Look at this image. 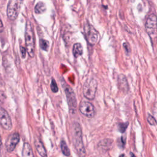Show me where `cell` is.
Here are the masks:
<instances>
[{"instance_id":"obj_2","label":"cell","mask_w":157,"mask_h":157,"mask_svg":"<svg viewBox=\"0 0 157 157\" xmlns=\"http://www.w3.org/2000/svg\"><path fill=\"white\" fill-rule=\"evenodd\" d=\"M25 37L27 51L30 57L31 58L34 57L35 51V34L32 24L29 20H28L26 23L25 34Z\"/></svg>"},{"instance_id":"obj_25","label":"cell","mask_w":157,"mask_h":157,"mask_svg":"<svg viewBox=\"0 0 157 157\" xmlns=\"http://www.w3.org/2000/svg\"><path fill=\"white\" fill-rule=\"evenodd\" d=\"M4 29V26H3V23L1 21V20L0 19V33H1L3 31Z\"/></svg>"},{"instance_id":"obj_9","label":"cell","mask_w":157,"mask_h":157,"mask_svg":"<svg viewBox=\"0 0 157 157\" xmlns=\"http://www.w3.org/2000/svg\"><path fill=\"white\" fill-rule=\"evenodd\" d=\"M0 125L6 130H11L12 123L9 114L2 107H0Z\"/></svg>"},{"instance_id":"obj_26","label":"cell","mask_w":157,"mask_h":157,"mask_svg":"<svg viewBox=\"0 0 157 157\" xmlns=\"http://www.w3.org/2000/svg\"><path fill=\"white\" fill-rule=\"evenodd\" d=\"M123 47L125 48V50H126V51L127 52V53H128V52H129V51H130V47H129V45H128V44H127V47H126V46H125V44H123Z\"/></svg>"},{"instance_id":"obj_11","label":"cell","mask_w":157,"mask_h":157,"mask_svg":"<svg viewBox=\"0 0 157 157\" xmlns=\"http://www.w3.org/2000/svg\"><path fill=\"white\" fill-rule=\"evenodd\" d=\"M35 145L36 147V148L38 152L39 153V154L41 156H47V151L46 150L45 147H44L43 143L38 137H35Z\"/></svg>"},{"instance_id":"obj_22","label":"cell","mask_w":157,"mask_h":157,"mask_svg":"<svg viewBox=\"0 0 157 157\" xmlns=\"http://www.w3.org/2000/svg\"><path fill=\"white\" fill-rule=\"evenodd\" d=\"M27 48H25L23 46H20V53L23 59H25L27 55Z\"/></svg>"},{"instance_id":"obj_24","label":"cell","mask_w":157,"mask_h":157,"mask_svg":"<svg viewBox=\"0 0 157 157\" xmlns=\"http://www.w3.org/2000/svg\"><path fill=\"white\" fill-rule=\"evenodd\" d=\"M152 112L154 115V117L156 119H157V102L155 103V104L153 105V109H152Z\"/></svg>"},{"instance_id":"obj_14","label":"cell","mask_w":157,"mask_h":157,"mask_svg":"<svg viewBox=\"0 0 157 157\" xmlns=\"http://www.w3.org/2000/svg\"><path fill=\"white\" fill-rule=\"evenodd\" d=\"M72 54L74 57L76 58H77L82 55V54H83V48H82L81 44L76 43L74 44L72 48Z\"/></svg>"},{"instance_id":"obj_5","label":"cell","mask_w":157,"mask_h":157,"mask_svg":"<svg viewBox=\"0 0 157 157\" xmlns=\"http://www.w3.org/2000/svg\"><path fill=\"white\" fill-rule=\"evenodd\" d=\"M84 34L87 42L92 46L97 44L100 38L98 31L89 23H85L84 25Z\"/></svg>"},{"instance_id":"obj_23","label":"cell","mask_w":157,"mask_h":157,"mask_svg":"<svg viewBox=\"0 0 157 157\" xmlns=\"http://www.w3.org/2000/svg\"><path fill=\"white\" fill-rule=\"evenodd\" d=\"M128 125V123L120 124V125H119V130L123 133V132H124L126 130Z\"/></svg>"},{"instance_id":"obj_20","label":"cell","mask_w":157,"mask_h":157,"mask_svg":"<svg viewBox=\"0 0 157 157\" xmlns=\"http://www.w3.org/2000/svg\"><path fill=\"white\" fill-rule=\"evenodd\" d=\"M51 87L52 91L54 93H56V92H58V91H59V88H58V86H57L56 82H55V80L54 79L51 81Z\"/></svg>"},{"instance_id":"obj_6","label":"cell","mask_w":157,"mask_h":157,"mask_svg":"<svg viewBox=\"0 0 157 157\" xmlns=\"http://www.w3.org/2000/svg\"><path fill=\"white\" fill-rule=\"evenodd\" d=\"M23 1V0H9L7 7V15L10 20H15L17 19Z\"/></svg>"},{"instance_id":"obj_13","label":"cell","mask_w":157,"mask_h":157,"mask_svg":"<svg viewBox=\"0 0 157 157\" xmlns=\"http://www.w3.org/2000/svg\"><path fill=\"white\" fill-rule=\"evenodd\" d=\"M112 144H113V140L112 139H106L100 142V143L98 144V148H100L101 150L107 151L110 150L112 148Z\"/></svg>"},{"instance_id":"obj_17","label":"cell","mask_w":157,"mask_h":157,"mask_svg":"<svg viewBox=\"0 0 157 157\" xmlns=\"http://www.w3.org/2000/svg\"><path fill=\"white\" fill-rule=\"evenodd\" d=\"M61 150L64 155L67 156H70L71 155L70 150L68 148L67 143H65L64 140H61Z\"/></svg>"},{"instance_id":"obj_12","label":"cell","mask_w":157,"mask_h":157,"mask_svg":"<svg viewBox=\"0 0 157 157\" xmlns=\"http://www.w3.org/2000/svg\"><path fill=\"white\" fill-rule=\"evenodd\" d=\"M118 85L119 88L123 92L127 93L128 90V81L126 77L120 74L118 77Z\"/></svg>"},{"instance_id":"obj_7","label":"cell","mask_w":157,"mask_h":157,"mask_svg":"<svg viewBox=\"0 0 157 157\" xmlns=\"http://www.w3.org/2000/svg\"><path fill=\"white\" fill-rule=\"evenodd\" d=\"M63 86L66 93V96H67L69 111L71 113L74 114L77 108V100L76 94L74 93L72 88L67 84L64 83Z\"/></svg>"},{"instance_id":"obj_16","label":"cell","mask_w":157,"mask_h":157,"mask_svg":"<svg viewBox=\"0 0 157 157\" xmlns=\"http://www.w3.org/2000/svg\"><path fill=\"white\" fill-rule=\"evenodd\" d=\"M46 11V7L44 3L42 2L38 3L35 7V11L36 14H42L44 13Z\"/></svg>"},{"instance_id":"obj_18","label":"cell","mask_w":157,"mask_h":157,"mask_svg":"<svg viewBox=\"0 0 157 157\" xmlns=\"http://www.w3.org/2000/svg\"><path fill=\"white\" fill-rule=\"evenodd\" d=\"M39 45H40V47L42 48L43 50L47 51L49 47V43L46 40L41 39L40 42H39Z\"/></svg>"},{"instance_id":"obj_8","label":"cell","mask_w":157,"mask_h":157,"mask_svg":"<svg viewBox=\"0 0 157 157\" xmlns=\"http://www.w3.org/2000/svg\"><path fill=\"white\" fill-rule=\"evenodd\" d=\"M80 113L88 118H93L95 115V109L93 105L88 101H83L79 107Z\"/></svg>"},{"instance_id":"obj_10","label":"cell","mask_w":157,"mask_h":157,"mask_svg":"<svg viewBox=\"0 0 157 157\" xmlns=\"http://www.w3.org/2000/svg\"><path fill=\"white\" fill-rule=\"evenodd\" d=\"M20 135L18 133H14L8 137L5 144L6 151L9 153L13 152L19 143Z\"/></svg>"},{"instance_id":"obj_4","label":"cell","mask_w":157,"mask_h":157,"mask_svg":"<svg viewBox=\"0 0 157 157\" xmlns=\"http://www.w3.org/2000/svg\"><path fill=\"white\" fill-rule=\"evenodd\" d=\"M98 83L96 79L92 78L88 79L84 85L83 94L88 100H93L97 91Z\"/></svg>"},{"instance_id":"obj_1","label":"cell","mask_w":157,"mask_h":157,"mask_svg":"<svg viewBox=\"0 0 157 157\" xmlns=\"http://www.w3.org/2000/svg\"><path fill=\"white\" fill-rule=\"evenodd\" d=\"M72 142L78 155L84 156L86 152L82 140V128L78 123H74L72 125Z\"/></svg>"},{"instance_id":"obj_15","label":"cell","mask_w":157,"mask_h":157,"mask_svg":"<svg viewBox=\"0 0 157 157\" xmlns=\"http://www.w3.org/2000/svg\"><path fill=\"white\" fill-rule=\"evenodd\" d=\"M22 156L24 157L25 156H34L32 148H31L30 145L27 143H24L23 150H22Z\"/></svg>"},{"instance_id":"obj_3","label":"cell","mask_w":157,"mask_h":157,"mask_svg":"<svg viewBox=\"0 0 157 157\" xmlns=\"http://www.w3.org/2000/svg\"><path fill=\"white\" fill-rule=\"evenodd\" d=\"M145 30L152 40L157 38V17L154 14L148 16L145 22Z\"/></svg>"},{"instance_id":"obj_19","label":"cell","mask_w":157,"mask_h":157,"mask_svg":"<svg viewBox=\"0 0 157 157\" xmlns=\"http://www.w3.org/2000/svg\"><path fill=\"white\" fill-rule=\"evenodd\" d=\"M147 120V122L149 123L150 125H156V123H157L156 120L155 119V118L154 117H153L152 115H151L150 114H148Z\"/></svg>"},{"instance_id":"obj_21","label":"cell","mask_w":157,"mask_h":157,"mask_svg":"<svg viewBox=\"0 0 157 157\" xmlns=\"http://www.w3.org/2000/svg\"><path fill=\"white\" fill-rule=\"evenodd\" d=\"M6 98V96L5 93L3 92H2V91H0V105L2 104L4 102Z\"/></svg>"}]
</instances>
